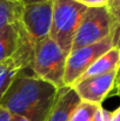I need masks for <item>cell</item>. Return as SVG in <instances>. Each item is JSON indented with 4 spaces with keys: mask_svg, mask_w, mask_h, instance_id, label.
<instances>
[{
    "mask_svg": "<svg viewBox=\"0 0 120 121\" xmlns=\"http://www.w3.org/2000/svg\"><path fill=\"white\" fill-rule=\"evenodd\" d=\"M120 67V52L118 48L112 47L107 52H105L102 55H100L88 68L87 71L77 80V82L84 79L107 74L114 71H118ZM74 85V83H73ZM72 85V86H73Z\"/></svg>",
    "mask_w": 120,
    "mask_h": 121,
    "instance_id": "30bf717a",
    "label": "cell"
},
{
    "mask_svg": "<svg viewBox=\"0 0 120 121\" xmlns=\"http://www.w3.org/2000/svg\"><path fill=\"white\" fill-rule=\"evenodd\" d=\"M113 46V33L108 38L100 42L72 49L66 58L65 67V86H72L87 71V68L105 52L111 49Z\"/></svg>",
    "mask_w": 120,
    "mask_h": 121,
    "instance_id": "8992f818",
    "label": "cell"
},
{
    "mask_svg": "<svg viewBox=\"0 0 120 121\" xmlns=\"http://www.w3.org/2000/svg\"><path fill=\"white\" fill-rule=\"evenodd\" d=\"M117 72L118 71L84 79L76 82L71 87L76 91L81 101L94 104V105H101L102 101L110 94V92L114 88Z\"/></svg>",
    "mask_w": 120,
    "mask_h": 121,
    "instance_id": "52a82bcc",
    "label": "cell"
},
{
    "mask_svg": "<svg viewBox=\"0 0 120 121\" xmlns=\"http://www.w3.org/2000/svg\"><path fill=\"white\" fill-rule=\"evenodd\" d=\"M86 7H104L108 6L111 0H74Z\"/></svg>",
    "mask_w": 120,
    "mask_h": 121,
    "instance_id": "9a60e30c",
    "label": "cell"
},
{
    "mask_svg": "<svg viewBox=\"0 0 120 121\" xmlns=\"http://www.w3.org/2000/svg\"><path fill=\"white\" fill-rule=\"evenodd\" d=\"M12 120H13V115L7 109H5L4 107L0 106V121H12Z\"/></svg>",
    "mask_w": 120,
    "mask_h": 121,
    "instance_id": "e0dca14e",
    "label": "cell"
},
{
    "mask_svg": "<svg viewBox=\"0 0 120 121\" xmlns=\"http://www.w3.org/2000/svg\"><path fill=\"white\" fill-rule=\"evenodd\" d=\"M53 0H45L24 6L19 21L21 43L20 47L33 53L37 43L49 37L52 24Z\"/></svg>",
    "mask_w": 120,
    "mask_h": 121,
    "instance_id": "277c9868",
    "label": "cell"
},
{
    "mask_svg": "<svg viewBox=\"0 0 120 121\" xmlns=\"http://www.w3.org/2000/svg\"><path fill=\"white\" fill-rule=\"evenodd\" d=\"M114 18V30H113V46L120 52V7L110 8Z\"/></svg>",
    "mask_w": 120,
    "mask_h": 121,
    "instance_id": "5bb4252c",
    "label": "cell"
},
{
    "mask_svg": "<svg viewBox=\"0 0 120 121\" xmlns=\"http://www.w3.org/2000/svg\"><path fill=\"white\" fill-rule=\"evenodd\" d=\"M110 121H120V106L111 113V120Z\"/></svg>",
    "mask_w": 120,
    "mask_h": 121,
    "instance_id": "d6986e66",
    "label": "cell"
},
{
    "mask_svg": "<svg viewBox=\"0 0 120 121\" xmlns=\"http://www.w3.org/2000/svg\"><path fill=\"white\" fill-rule=\"evenodd\" d=\"M110 120H111V112H108L107 109L102 108V106H100L97 109V112H95V114H94V117L92 119V121H110Z\"/></svg>",
    "mask_w": 120,
    "mask_h": 121,
    "instance_id": "2e32d148",
    "label": "cell"
},
{
    "mask_svg": "<svg viewBox=\"0 0 120 121\" xmlns=\"http://www.w3.org/2000/svg\"><path fill=\"white\" fill-rule=\"evenodd\" d=\"M24 6L20 0H0V30L20 21Z\"/></svg>",
    "mask_w": 120,
    "mask_h": 121,
    "instance_id": "7c38bea8",
    "label": "cell"
},
{
    "mask_svg": "<svg viewBox=\"0 0 120 121\" xmlns=\"http://www.w3.org/2000/svg\"><path fill=\"white\" fill-rule=\"evenodd\" d=\"M21 33L19 21L0 30V61L13 56L20 48Z\"/></svg>",
    "mask_w": 120,
    "mask_h": 121,
    "instance_id": "8fae6325",
    "label": "cell"
},
{
    "mask_svg": "<svg viewBox=\"0 0 120 121\" xmlns=\"http://www.w3.org/2000/svg\"><path fill=\"white\" fill-rule=\"evenodd\" d=\"M12 121H28L25 118H21V117H13V120Z\"/></svg>",
    "mask_w": 120,
    "mask_h": 121,
    "instance_id": "7402d4cb",
    "label": "cell"
},
{
    "mask_svg": "<svg viewBox=\"0 0 120 121\" xmlns=\"http://www.w3.org/2000/svg\"><path fill=\"white\" fill-rule=\"evenodd\" d=\"M21 71L0 100V106L13 117L28 121H45L54 104L58 89L36 77Z\"/></svg>",
    "mask_w": 120,
    "mask_h": 121,
    "instance_id": "6da1fadb",
    "label": "cell"
},
{
    "mask_svg": "<svg viewBox=\"0 0 120 121\" xmlns=\"http://www.w3.org/2000/svg\"><path fill=\"white\" fill-rule=\"evenodd\" d=\"M86 6L74 0H53L49 38L67 56L80 25Z\"/></svg>",
    "mask_w": 120,
    "mask_h": 121,
    "instance_id": "7a4b0ae2",
    "label": "cell"
},
{
    "mask_svg": "<svg viewBox=\"0 0 120 121\" xmlns=\"http://www.w3.org/2000/svg\"><path fill=\"white\" fill-rule=\"evenodd\" d=\"M101 105H94V104L81 101L74 109V112L72 113L70 121H92L97 109Z\"/></svg>",
    "mask_w": 120,
    "mask_h": 121,
    "instance_id": "4fadbf2b",
    "label": "cell"
},
{
    "mask_svg": "<svg viewBox=\"0 0 120 121\" xmlns=\"http://www.w3.org/2000/svg\"><path fill=\"white\" fill-rule=\"evenodd\" d=\"M66 58L60 47L47 37L34 47L30 68L36 77L53 85L57 89H60L65 87Z\"/></svg>",
    "mask_w": 120,
    "mask_h": 121,
    "instance_id": "3957f363",
    "label": "cell"
},
{
    "mask_svg": "<svg viewBox=\"0 0 120 121\" xmlns=\"http://www.w3.org/2000/svg\"><path fill=\"white\" fill-rule=\"evenodd\" d=\"M80 102V98L72 87L65 86L58 89L52 109L45 121H70L72 113Z\"/></svg>",
    "mask_w": 120,
    "mask_h": 121,
    "instance_id": "9c48e42d",
    "label": "cell"
},
{
    "mask_svg": "<svg viewBox=\"0 0 120 121\" xmlns=\"http://www.w3.org/2000/svg\"><path fill=\"white\" fill-rule=\"evenodd\" d=\"M113 30L114 18L107 6L87 7L77 30L72 49L100 42L112 35Z\"/></svg>",
    "mask_w": 120,
    "mask_h": 121,
    "instance_id": "5b68a950",
    "label": "cell"
},
{
    "mask_svg": "<svg viewBox=\"0 0 120 121\" xmlns=\"http://www.w3.org/2000/svg\"><path fill=\"white\" fill-rule=\"evenodd\" d=\"M31 61L32 55L21 48L13 56L0 61V100L21 71L31 69Z\"/></svg>",
    "mask_w": 120,
    "mask_h": 121,
    "instance_id": "ba28073f",
    "label": "cell"
},
{
    "mask_svg": "<svg viewBox=\"0 0 120 121\" xmlns=\"http://www.w3.org/2000/svg\"><path fill=\"white\" fill-rule=\"evenodd\" d=\"M24 5H30V4H37V2H41L45 0H20Z\"/></svg>",
    "mask_w": 120,
    "mask_h": 121,
    "instance_id": "44dd1931",
    "label": "cell"
},
{
    "mask_svg": "<svg viewBox=\"0 0 120 121\" xmlns=\"http://www.w3.org/2000/svg\"><path fill=\"white\" fill-rule=\"evenodd\" d=\"M107 7H108V8H116V7H120V0H111Z\"/></svg>",
    "mask_w": 120,
    "mask_h": 121,
    "instance_id": "ffe728a7",
    "label": "cell"
},
{
    "mask_svg": "<svg viewBox=\"0 0 120 121\" xmlns=\"http://www.w3.org/2000/svg\"><path fill=\"white\" fill-rule=\"evenodd\" d=\"M114 88L117 89V93L120 96V67L117 72V75H116V81H114Z\"/></svg>",
    "mask_w": 120,
    "mask_h": 121,
    "instance_id": "ac0fdd59",
    "label": "cell"
}]
</instances>
